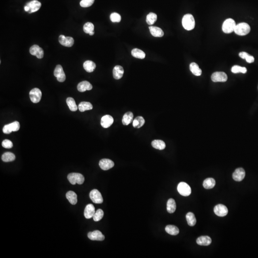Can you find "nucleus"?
Returning <instances> with one entry per match:
<instances>
[{
    "label": "nucleus",
    "mask_w": 258,
    "mask_h": 258,
    "mask_svg": "<svg viewBox=\"0 0 258 258\" xmlns=\"http://www.w3.org/2000/svg\"><path fill=\"white\" fill-rule=\"evenodd\" d=\"M182 25L184 28L188 31L192 30L195 28V21L192 14H187L184 16L182 19Z\"/></svg>",
    "instance_id": "1"
},
{
    "label": "nucleus",
    "mask_w": 258,
    "mask_h": 258,
    "mask_svg": "<svg viewBox=\"0 0 258 258\" xmlns=\"http://www.w3.org/2000/svg\"><path fill=\"white\" fill-rule=\"evenodd\" d=\"M251 31V27L248 24L241 23L236 25L235 28V33L239 36H243L247 35Z\"/></svg>",
    "instance_id": "2"
},
{
    "label": "nucleus",
    "mask_w": 258,
    "mask_h": 258,
    "mask_svg": "<svg viewBox=\"0 0 258 258\" xmlns=\"http://www.w3.org/2000/svg\"><path fill=\"white\" fill-rule=\"evenodd\" d=\"M67 179L68 181L72 184H82L84 182L85 178L84 176L80 173H72L68 174L67 176Z\"/></svg>",
    "instance_id": "3"
},
{
    "label": "nucleus",
    "mask_w": 258,
    "mask_h": 258,
    "mask_svg": "<svg viewBox=\"0 0 258 258\" xmlns=\"http://www.w3.org/2000/svg\"><path fill=\"white\" fill-rule=\"evenodd\" d=\"M236 26L235 21L231 18L227 19L224 22L222 25V30L224 33L230 34L234 32Z\"/></svg>",
    "instance_id": "4"
},
{
    "label": "nucleus",
    "mask_w": 258,
    "mask_h": 258,
    "mask_svg": "<svg viewBox=\"0 0 258 258\" xmlns=\"http://www.w3.org/2000/svg\"><path fill=\"white\" fill-rule=\"evenodd\" d=\"M177 190L179 194L183 196H189L191 193V188L185 182H181L178 184Z\"/></svg>",
    "instance_id": "5"
},
{
    "label": "nucleus",
    "mask_w": 258,
    "mask_h": 258,
    "mask_svg": "<svg viewBox=\"0 0 258 258\" xmlns=\"http://www.w3.org/2000/svg\"><path fill=\"white\" fill-rule=\"evenodd\" d=\"M20 128V125L17 121L13 122L11 123L6 125L3 127L2 131L6 134H11L12 131H19Z\"/></svg>",
    "instance_id": "6"
},
{
    "label": "nucleus",
    "mask_w": 258,
    "mask_h": 258,
    "mask_svg": "<svg viewBox=\"0 0 258 258\" xmlns=\"http://www.w3.org/2000/svg\"><path fill=\"white\" fill-rule=\"evenodd\" d=\"M29 96L32 102L34 103H38L41 99V91L38 88H34L30 92Z\"/></svg>",
    "instance_id": "7"
},
{
    "label": "nucleus",
    "mask_w": 258,
    "mask_h": 258,
    "mask_svg": "<svg viewBox=\"0 0 258 258\" xmlns=\"http://www.w3.org/2000/svg\"><path fill=\"white\" fill-rule=\"evenodd\" d=\"M54 74L57 78V80L60 82H63L65 81L66 77L63 70V67L61 65H58L56 66L55 69Z\"/></svg>",
    "instance_id": "8"
},
{
    "label": "nucleus",
    "mask_w": 258,
    "mask_h": 258,
    "mask_svg": "<svg viewBox=\"0 0 258 258\" xmlns=\"http://www.w3.org/2000/svg\"><path fill=\"white\" fill-rule=\"evenodd\" d=\"M89 197L92 202L96 204H101L103 202V197L101 193L97 189H93L90 191Z\"/></svg>",
    "instance_id": "9"
},
{
    "label": "nucleus",
    "mask_w": 258,
    "mask_h": 258,
    "mask_svg": "<svg viewBox=\"0 0 258 258\" xmlns=\"http://www.w3.org/2000/svg\"><path fill=\"white\" fill-rule=\"evenodd\" d=\"M211 79L214 82H226L228 79V76L224 72H216L213 73Z\"/></svg>",
    "instance_id": "10"
},
{
    "label": "nucleus",
    "mask_w": 258,
    "mask_h": 258,
    "mask_svg": "<svg viewBox=\"0 0 258 258\" xmlns=\"http://www.w3.org/2000/svg\"><path fill=\"white\" fill-rule=\"evenodd\" d=\"M29 51L32 55L36 56L38 59H42L44 55L43 49L38 45H35L32 46L30 48Z\"/></svg>",
    "instance_id": "11"
},
{
    "label": "nucleus",
    "mask_w": 258,
    "mask_h": 258,
    "mask_svg": "<svg viewBox=\"0 0 258 258\" xmlns=\"http://www.w3.org/2000/svg\"><path fill=\"white\" fill-rule=\"evenodd\" d=\"M59 42L64 47H71L74 45V40L73 37H66L64 35H60L59 36Z\"/></svg>",
    "instance_id": "12"
},
{
    "label": "nucleus",
    "mask_w": 258,
    "mask_h": 258,
    "mask_svg": "<svg viewBox=\"0 0 258 258\" xmlns=\"http://www.w3.org/2000/svg\"><path fill=\"white\" fill-rule=\"evenodd\" d=\"M214 211L215 214L219 217H225L228 214V209L225 205L218 204L215 207Z\"/></svg>",
    "instance_id": "13"
},
{
    "label": "nucleus",
    "mask_w": 258,
    "mask_h": 258,
    "mask_svg": "<svg viewBox=\"0 0 258 258\" xmlns=\"http://www.w3.org/2000/svg\"><path fill=\"white\" fill-rule=\"evenodd\" d=\"M99 165L103 170H108L114 166V162L108 159H103L99 162Z\"/></svg>",
    "instance_id": "14"
},
{
    "label": "nucleus",
    "mask_w": 258,
    "mask_h": 258,
    "mask_svg": "<svg viewBox=\"0 0 258 258\" xmlns=\"http://www.w3.org/2000/svg\"><path fill=\"white\" fill-rule=\"evenodd\" d=\"M88 237L92 241H102L105 239V237L99 230H95L88 233Z\"/></svg>",
    "instance_id": "15"
},
{
    "label": "nucleus",
    "mask_w": 258,
    "mask_h": 258,
    "mask_svg": "<svg viewBox=\"0 0 258 258\" xmlns=\"http://www.w3.org/2000/svg\"><path fill=\"white\" fill-rule=\"evenodd\" d=\"M245 176V171L242 168L236 169L232 175L233 179L236 181L240 182L243 180Z\"/></svg>",
    "instance_id": "16"
},
{
    "label": "nucleus",
    "mask_w": 258,
    "mask_h": 258,
    "mask_svg": "<svg viewBox=\"0 0 258 258\" xmlns=\"http://www.w3.org/2000/svg\"><path fill=\"white\" fill-rule=\"evenodd\" d=\"M26 6L29 7L30 10L28 13H31L38 11L41 7V3L38 1L33 0L28 2Z\"/></svg>",
    "instance_id": "17"
},
{
    "label": "nucleus",
    "mask_w": 258,
    "mask_h": 258,
    "mask_svg": "<svg viewBox=\"0 0 258 258\" xmlns=\"http://www.w3.org/2000/svg\"><path fill=\"white\" fill-rule=\"evenodd\" d=\"M114 122L113 118L110 115H106L101 118V124L102 127L108 128Z\"/></svg>",
    "instance_id": "18"
},
{
    "label": "nucleus",
    "mask_w": 258,
    "mask_h": 258,
    "mask_svg": "<svg viewBox=\"0 0 258 258\" xmlns=\"http://www.w3.org/2000/svg\"><path fill=\"white\" fill-rule=\"evenodd\" d=\"M95 213V210L93 205L91 204H88L86 206L84 210V216L87 219H90L93 217Z\"/></svg>",
    "instance_id": "19"
},
{
    "label": "nucleus",
    "mask_w": 258,
    "mask_h": 258,
    "mask_svg": "<svg viewBox=\"0 0 258 258\" xmlns=\"http://www.w3.org/2000/svg\"><path fill=\"white\" fill-rule=\"evenodd\" d=\"M78 90L79 92H83L86 90H90L92 89V85L87 81H84L78 84L77 87Z\"/></svg>",
    "instance_id": "20"
},
{
    "label": "nucleus",
    "mask_w": 258,
    "mask_h": 258,
    "mask_svg": "<svg viewBox=\"0 0 258 258\" xmlns=\"http://www.w3.org/2000/svg\"><path fill=\"white\" fill-rule=\"evenodd\" d=\"M123 68L120 66H116L113 70V76L115 79H120L123 77Z\"/></svg>",
    "instance_id": "21"
},
{
    "label": "nucleus",
    "mask_w": 258,
    "mask_h": 258,
    "mask_svg": "<svg viewBox=\"0 0 258 258\" xmlns=\"http://www.w3.org/2000/svg\"><path fill=\"white\" fill-rule=\"evenodd\" d=\"M211 242V239L207 236L200 237L196 240V243L200 246H208Z\"/></svg>",
    "instance_id": "22"
},
{
    "label": "nucleus",
    "mask_w": 258,
    "mask_h": 258,
    "mask_svg": "<svg viewBox=\"0 0 258 258\" xmlns=\"http://www.w3.org/2000/svg\"><path fill=\"white\" fill-rule=\"evenodd\" d=\"M149 28L151 35L154 37H161L164 36V32L159 27L151 26Z\"/></svg>",
    "instance_id": "23"
},
{
    "label": "nucleus",
    "mask_w": 258,
    "mask_h": 258,
    "mask_svg": "<svg viewBox=\"0 0 258 258\" xmlns=\"http://www.w3.org/2000/svg\"><path fill=\"white\" fill-rule=\"evenodd\" d=\"M134 114L131 112H129L124 114L123 116L122 123L124 125H128L130 124L133 120Z\"/></svg>",
    "instance_id": "24"
},
{
    "label": "nucleus",
    "mask_w": 258,
    "mask_h": 258,
    "mask_svg": "<svg viewBox=\"0 0 258 258\" xmlns=\"http://www.w3.org/2000/svg\"><path fill=\"white\" fill-rule=\"evenodd\" d=\"M96 67V66L95 63L90 60H87L83 64V67L84 70L89 73H91L94 71Z\"/></svg>",
    "instance_id": "25"
},
{
    "label": "nucleus",
    "mask_w": 258,
    "mask_h": 258,
    "mask_svg": "<svg viewBox=\"0 0 258 258\" xmlns=\"http://www.w3.org/2000/svg\"><path fill=\"white\" fill-rule=\"evenodd\" d=\"M66 197L72 205H76L77 203V195L73 191H70L67 192Z\"/></svg>",
    "instance_id": "26"
},
{
    "label": "nucleus",
    "mask_w": 258,
    "mask_h": 258,
    "mask_svg": "<svg viewBox=\"0 0 258 258\" xmlns=\"http://www.w3.org/2000/svg\"><path fill=\"white\" fill-rule=\"evenodd\" d=\"M152 146L154 148L160 150H164L166 147L164 141L160 140H154L152 142Z\"/></svg>",
    "instance_id": "27"
},
{
    "label": "nucleus",
    "mask_w": 258,
    "mask_h": 258,
    "mask_svg": "<svg viewBox=\"0 0 258 258\" xmlns=\"http://www.w3.org/2000/svg\"><path fill=\"white\" fill-rule=\"evenodd\" d=\"M78 108L80 112H84L85 111L92 110L93 108V106L90 102L83 101L79 103Z\"/></svg>",
    "instance_id": "28"
},
{
    "label": "nucleus",
    "mask_w": 258,
    "mask_h": 258,
    "mask_svg": "<svg viewBox=\"0 0 258 258\" xmlns=\"http://www.w3.org/2000/svg\"><path fill=\"white\" fill-rule=\"evenodd\" d=\"M176 208V201L174 199H170L168 200L167 203V211L169 213L175 212Z\"/></svg>",
    "instance_id": "29"
},
{
    "label": "nucleus",
    "mask_w": 258,
    "mask_h": 258,
    "mask_svg": "<svg viewBox=\"0 0 258 258\" xmlns=\"http://www.w3.org/2000/svg\"><path fill=\"white\" fill-rule=\"evenodd\" d=\"M190 70L194 75L199 76L202 74V70L199 67V65L195 62L191 63L190 65Z\"/></svg>",
    "instance_id": "30"
},
{
    "label": "nucleus",
    "mask_w": 258,
    "mask_h": 258,
    "mask_svg": "<svg viewBox=\"0 0 258 258\" xmlns=\"http://www.w3.org/2000/svg\"><path fill=\"white\" fill-rule=\"evenodd\" d=\"M165 230L167 233L171 235H177L179 233V229L177 227H176V226H166Z\"/></svg>",
    "instance_id": "31"
},
{
    "label": "nucleus",
    "mask_w": 258,
    "mask_h": 258,
    "mask_svg": "<svg viewBox=\"0 0 258 258\" xmlns=\"http://www.w3.org/2000/svg\"><path fill=\"white\" fill-rule=\"evenodd\" d=\"M216 184L215 179L212 178H208L205 179L203 182V187L205 188L209 189L213 188Z\"/></svg>",
    "instance_id": "32"
},
{
    "label": "nucleus",
    "mask_w": 258,
    "mask_h": 258,
    "mask_svg": "<svg viewBox=\"0 0 258 258\" xmlns=\"http://www.w3.org/2000/svg\"><path fill=\"white\" fill-rule=\"evenodd\" d=\"M15 156L13 153L6 152L2 154V159L5 162H12L15 160Z\"/></svg>",
    "instance_id": "33"
},
{
    "label": "nucleus",
    "mask_w": 258,
    "mask_h": 258,
    "mask_svg": "<svg viewBox=\"0 0 258 258\" xmlns=\"http://www.w3.org/2000/svg\"><path fill=\"white\" fill-rule=\"evenodd\" d=\"M66 103L68 105L70 110L72 112H76L78 109V107L76 105L75 100L71 97L67 98L66 99Z\"/></svg>",
    "instance_id": "34"
},
{
    "label": "nucleus",
    "mask_w": 258,
    "mask_h": 258,
    "mask_svg": "<svg viewBox=\"0 0 258 258\" xmlns=\"http://www.w3.org/2000/svg\"><path fill=\"white\" fill-rule=\"evenodd\" d=\"M131 55L132 56L137 59H144L146 57V54L142 50L135 48L131 51Z\"/></svg>",
    "instance_id": "35"
},
{
    "label": "nucleus",
    "mask_w": 258,
    "mask_h": 258,
    "mask_svg": "<svg viewBox=\"0 0 258 258\" xmlns=\"http://www.w3.org/2000/svg\"><path fill=\"white\" fill-rule=\"evenodd\" d=\"M186 219L188 224L190 226H194L196 223V218L194 214L192 212H188L186 215Z\"/></svg>",
    "instance_id": "36"
},
{
    "label": "nucleus",
    "mask_w": 258,
    "mask_h": 258,
    "mask_svg": "<svg viewBox=\"0 0 258 258\" xmlns=\"http://www.w3.org/2000/svg\"><path fill=\"white\" fill-rule=\"evenodd\" d=\"M157 16L155 13H150L146 17V23L149 25H152L157 20Z\"/></svg>",
    "instance_id": "37"
},
{
    "label": "nucleus",
    "mask_w": 258,
    "mask_h": 258,
    "mask_svg": "<svg viewBox=\"0 0 258 258\" xmlns=\"http://www.w3.org/2000/svg\"><path fill=\"white\" fill-rule=\"evenodd\" d=\"M231 72L233 73H242L243 74L246 73L247 71V68L245 67H241L239 66H234L231 68Z\"/></svg>",
    "instance_id": "38"
},
{
    "label": "nucleus",
    "mask_w": 258,
    "mask_h": 258,
    "mask_svg": "<svg viewBox=\"0 0 258 258\" xmlns=\"http://www.w3.org/2000/svg\"><path fill=\"white\" fill-rule=\"evenodd\" d=\"M94 25L92 23L88 22L85 24L83 26V30L85 33L89 34L91 32L94 31Z\"/></svg>",
    "instance_id": "39"
},
{
    "label": "nucleus",
    "mask_w": 258,
    "mask_h": 258,
    "mask_svg": "<svg viewBox=\"0 0 258 258\" xmlns=\"http://www.w3.org/2000/svg\"><path fill=\"white\" fill-rule=\"evenodd\" d=\"M103 216H104V212L102 209H99L95 212L93 218L95 221L97 222L101 220L103 218Z\"/></svg>",
    "instance_id": "40"
},
{
    "label": "nucleus",
    "mask_w": 258,
    "mask_h": 258,
    "mask_svg": "<svg viewBox=\"0 0 258 258\" xmlns=\"http://www.w3.org/2000/svg\"><path fill=\"white\" fill-rule=\"evenodd\" d=\"M110 19L111 21L113 23H115V22L119 23L121 21L122 18H121V16L119 13H113L110 15Z\"/></svg>",
    "instance_id": "41"
},
{
    "label": "nucleus",
    "mask_w": 258,
    "mask_h": 258,
    "mask_svg": "<svg viewBox=\"0 0 258 258\" xmlns=\"http://www.w3.org/2000/svg\"><path fill=\"white\" fill-rule=\"evenodd\" d=\"M94 1L95 0H82L80 5L82 7H89L93 4Z\"/></svg>",
    "instance_id": "42"
},
{
    "label": "nucleus",
    "mask_w": 258,
    "mask_h": 258,
    "mask_svg": "<svg viewBox=\"0 0 258 258\" xmlns=\"http://www.w3.org/2000/svg\"><path fill=\"white\" fill-rule=\"evenodd\" d=\"M2 146L5 148L10 149L13 146V143L10 140H5L2 143Z\"/></svg>",
    "instance_id": "43"
},
{
    "label": "nucleus",
    "mask_w": 258,
    "mask_h": 258,
    "mask_svg": "<svg viewBox=\"0 0 258 258\" xmlns=\"http://www.w3.org/2000/svg\"><path fill=\"white\" fill-rule=\"evenodd\" d=\"M137 120L138 122V126L137 128H140L142 127L145 123V120L142 116H138L135 118Z\"/></svg>",
    "instance_id": "44"
},
{
    "label": "nucleus",
    "mask_w": 258,
    "mask_h": 258,
    "mask_svg": "<svg viewBox=\"0 0 258 258\" xmlns=\"http://www.w3.org/2000/svg\"><path fill=\"white\" fill-rule=\"evenodd\" d=\"M245 59L246 60L247 62L249 63H253L254 61V58L253 56L249 55H248L247 57Z\"/></svg>",
    "instance_id": "45"
},
{
    "label": "nucleus",
    "mask_w": 258,
    "mask_h": 258,
    "mask_svg": "<svg viewBox=\"0 0 258 258\" xmlns=\"http://www.w3.org/2000/svg\"><path fill=\"white\" fill-rule=\"evenodd\" d=\"M249 55L246 52H241L239 53V56L242 59H246Z\"/></svg>",
    "instance_id": "46"
},
{
    "label": "nucleus",
    "mask_w": 258,
    "mask_h": 258,
    "mask_svg": "<svg viewBox=\"0 0 258 258\" xmlns=\"http://www.w3.org/2000/svg\"><path fill=\"white\" fill-rule=\"evenodd\" d=\"M24 9H25V12H28H28L30 10L29 7L27 6H25V7H24Z\"/></svg>",
    "instance_id": "47"
},
{
    "label": "nucleus",
    "mask_w": 258,
    "mask_h": 258,
    "mask_svg": "<svg viewBox=\"0 0 258 258\" xmlns=\"http://www.w3.org/2000/svg\"><path fill=\"white\" fill-rule=\"evenodd\" d=\"M89 35L90 36H93V35H94V31L91 32L89 33Z\"/></svg>",
    "instance_id": "48"
}]
</instances>
